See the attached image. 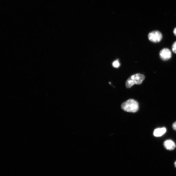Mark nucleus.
<instances>
[{
	"instance_id": "obj_1",
	"label": "nucleus",
	"mask_w": 176,
	"mask_h": 176,
	"mask_svg": "<svg viewBox=\"0 0 176 176\" xmlns=\"http://www.w3.org/2000/svg\"><path fill=\"white\" fill-rule=\"evenodd\" d=\"M122 108L125 111L135 113L139 110V104L134 99H129L122 104Z\"/></svg>"
},
{
	"instance_id": "obj_2",
	"label": "nucleus",
	"mask_w": 176,
	"mask_h": 176,
	"mask_svg": "<svg viewBox=\"0 0 176 176\" xmlns=\"http://www.w3.org/2000/svg\"><path fill=\"white\" fill-rule=\"evenodd\" d=\"M145 77L143 74L137 73L130 77L125 82V86L127 88L132 87L134 84H142Z\"/></svg>"
},
{
	"instance_id": "obj_3",
	"label": "nucleus",
	"mask_w": 176,
	"mask_h": 176,
	"mask_svg": "<svg viewBox=\"0 0 176 176\" xmlns=\"http://www.w3.org/2000/svg\"><path fill=\"white\" fill-rule=\"evenodd\" d=\"M148 38L150 41L154 43H159L163 38L161 33L158 31H154L150 32L148 35Z\"/></svg>"
},
{
	"instance_id": "obj_4",
	"label": "nucleus",
	"mask_w": 176,
	"mask_h": 176,
	"mask_svg": "<svg viewBox=\"0 0 176 176\" xmlns=\"http://www.w3.org/2000/svg\"><path fill=\"white\" fill-rule=\"evenodd\" d=\"M159 56L163 60H167L172 57V52L168 48H164L160 51Z\"/></svg>"
},
{
	"instance_id": "obj_5",
	"label": "nucleus",
	"mask_w": 176,
	"mask_h": 176,
	"mask_svg": "<svg viewBox=\"0 0 176 176\" xmlns=\"http://www.w3.org/2000/svg\"><path fill=\"white\" fill-rule=\"evenodd\" d=\"M165 148L169 150H173L176 147V145L174 141L171 140H166L163 143Z\"/></svg>"
},
{
	"instance_id": "obj_6",
	"label": "nucleus",
	"mask_w": 176,
	"mask_h": 176,
	"mask_svg": "<svg viewBox=\"0 0 176 176\" xmlns=\"http://www.w3.org/2000/svg\"><path fill=\"white\" fill-rule=\"evenodd\" d=\"M167 132V129L165 127L158 128L155 129L153 134L155 137H159L162 136Z\"/></svg>"
},
{
	"instance_id": "obj_7",
	"label": "nucleus",
	"mask_w": 176,
	"mask_h": 176,
	"mask_svg": "<svg viewBox=\"0 0 176 176\" xmlns=\"http://www.w3.org/2000/svg\"><path fill=\"white\" fill-rule=\"evenodd\" d=\"M113 66L115 68H118L120 66V64L118 61L116 60V61L114 62L113 63Z\"/></svg>"
},
{
	"instance_id": "obj_8",
	"label": "nucleus",
	"mask_w": 176,
	"mask_h": 176,
	"mask_svg": "<svg viewBox=\"0 0 176 176\" xmlns=\"http://www.w3.org/2000/svg\"><path fill=\"white\" fill-rule=\"evenodd\" d=\"M172 50L173 52L174 53L176 54V41L175 42L173 45Z\"/></svg>"
},
{
	"instance_id": "obj_9",
	"label": "nucleus",
	"mask_w": 176,
	"mask_h": 176,
	"mask_svg": "<svg viewBox=\"0 0 176 176\" xmlns=\"http://www.w3.org/2000/svg\"><path fill=\"white\" fill-rule=\"evenodd\" d=\"M172 127L173 129L176 131V122L173 123Z\"/></svg>"
},
{
	"instance_id": "obj_10",
	"label": "nucleus",
	"mask_w": 176,
	"mask_h": 176,
	"mask_svg": "<svg viewBox=\"0 0 176 176\" xmlns=\"http://www.w3.org/2000/svg\"><path fill=\"white\" fill-rule=\"evenodd\" d=\"M173 32L175 36L176 37V28L174 29Z\"/></svg>"
},
{
	"instance_id": "obj_11",
	"label": "nucleus",
	"mask_w": 176,
	"mask_h": 176,
	"mask_svg": "<svg viewBox=\"0 0 176 176\" xmlns=\"http://www.w3.org/2000/svg\"><path fill=\"white\" fill-rule=\"evenodd\" d=\"M174 165H175V167L176 168V161L174 163Z\"/></svg>"
}]
</instances>
